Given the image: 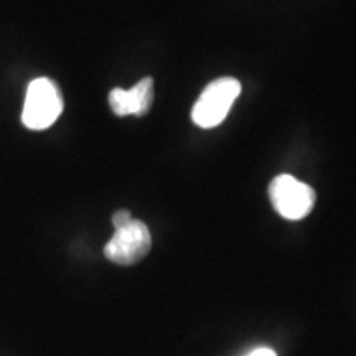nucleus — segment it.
<instances>
[{"label": "nucleus", "mask_w": 356, "mask_h": 356, "mask_svg": "<svg viewBox=\"0 0 356 356\" xmlns=\"http://www.w3.org/2000/svg\"><path fill=\"white\" fill-rule=\"evenodd\" d=\"M154 102V79L144 78L129 91L114 88L109 92V106L119 118L124 115H145Z\"/></svg>", "instance_id": "nucleus-5"}, {"label": "nucleus", "mask_w": 356, "mask_h": 356, "mask_svg": "<svg viewBox=\"0 0 356 356\" xmlns=\"http://www.w3.org/2000/svg\"><path fill=\"white\" fill-rule=\"evenodd\" d=\"M132 220H134V218L131 216V213H129L127 210H119L113 215V225H114L115 229L122 228V226H126L127 222H131Z\"/></svg>", "instance_id": "nucleus-6"}, {"label": "nucleus", "mask_w": 356, "mask_h": 356, "mask_svg": "<svg viewBox=\"0 0 356 356\" xmlns=\"http://www.w3.org/2000/svg\"><path fill=\"white\" fill-rule=\"evenodd\" d=\"M63 113V95L50 78L33 79L26 88L22 122L32 131H44Z\"/></svg>", "instance_id": "nucleus-1"}, {"label": "nucleus", "mask_w": 356, "mask_h": 356, "mask_svg": "<svg viewBox=\"0 0 356 356\" xmlns=\"http://www.w3.org/2000/svg\"><path fill=\"white\" fill-rule=\"evenodd\" d=\"M269 198L280 216L297 221L314 210L315 191L292 175H279L270 181Z\"/></svg>", "instance_id": "nucleus-3"}, {"label": "nucleus", "mask_w": 356, "mask_h": 356, "mask_svg": "<svg viewBox=\"0 0 356 356\" xmlns=\"http://www.w3.org/2000/svg\"><path fill=\"white\" fill-rule=\"evenodd\" d=\"M152 248V236L145 222L132 220L115 229L113 238L104 246V254L119 266H132L144 259Z\"/></svg>", "instance_id": "nucleus-4"}, {"label": "nucleus", "mask_w": 356, "mask_h": 356, "mask_svg": "<svg viewBox=\"0 0 356 356\" xmlns=\"http://www.w3.org/2000/svg\"><path fill=\"white\" fill-rule=\"evenodd\" d=\"M241 95V83L234 78H220L208 84L195 102L191 119L198 127L220 126L228 115L233 102Z\"/></svg>", "instance_id": "nucleus-2"}, {"label": "nucleus", "mask_w": 356, "mask_h": 356, "mask_svg": "<svg viewBox=\"0 0 356 356\" xmlns=\"http://www.w3.org/2000/svg\"><path fill=\"white\" fill-rule=\"evenodd\" d=\"M248 356H277V355H275V351L270 348H257L254 351H251Z\"/></svg>", "instance_id": "nucleus-7"}]
</instances>
